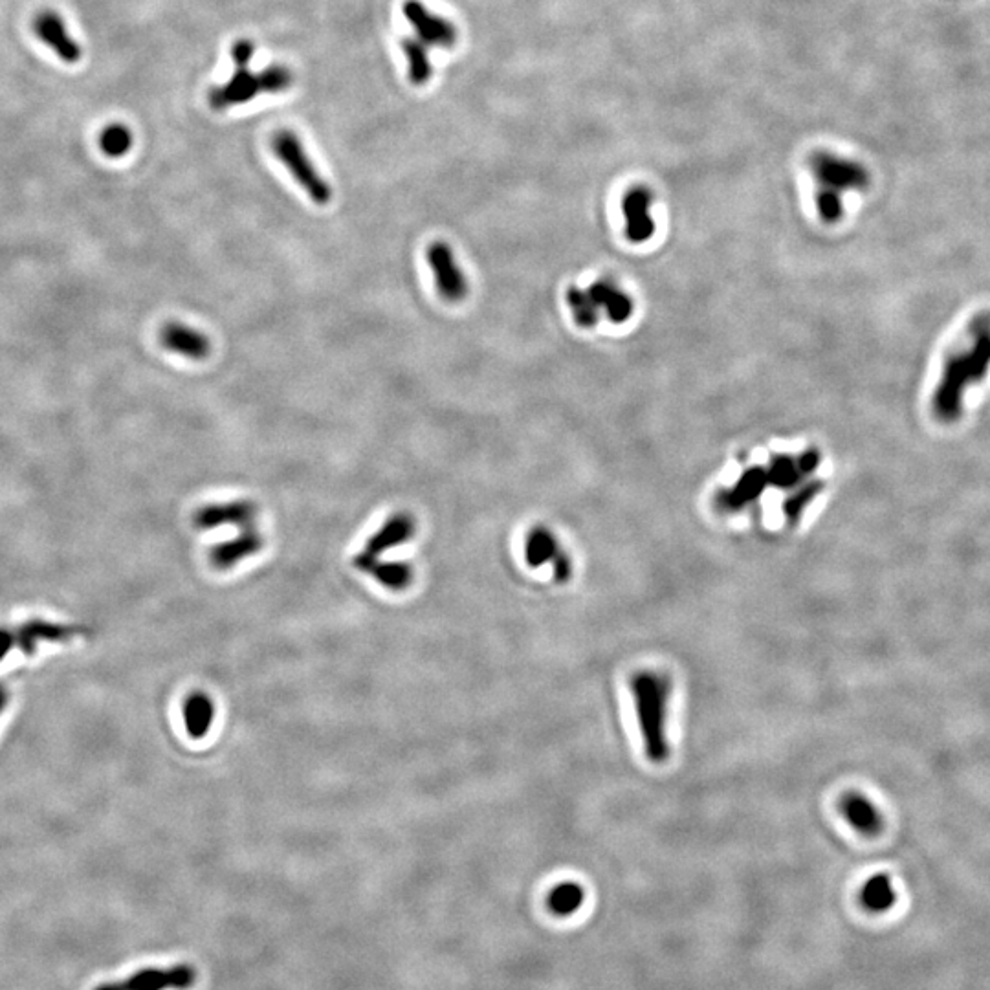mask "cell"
Masks as SVG:
<instances>
[{"label": "cell", "mask_w": 990, "mask_h": 990, "mask_svg": "<svg viewBox=\"0 0 990 990\" xmlns=\"http://www.w3.org/2000/svg\"><path fill=\"white\" fill-rule=\"evenodd\" d=\"M972 336L970 345L946 360L941 384L935 391V415L945 422L959 418L967 387L976 384L990 369V316L974 321Z\"/></svg>", "instance_id": "6da1fadb"}, {"label": "cell", "mask_w": 990, "mask_h": 990, "mask_svg": "<svg viewBox=\"0 0 990 990\" xmlns=\"http://www.w3.org/2000/svg\"><path fill=\"white\" fill-rule=\"evenodd\" d=\"M631 692L637 706L640 736L644 752L651 763L662 765L670 758V743L666 734V717L670 701L671 682L659 671H637L631 679Z\"/></svg>", "instance_id": "7a4b0ae2"}, {"label": "cell", "mask_w": 990, "mask_h": 990, "mask_svg": "<svg viewBox=\"0 0 990 990\" xmlns=\"http://www.w3.org/2000/svg\"><path fill=\"white\" fill-rule=\"evenodd\" d=\"M567 305L582 329L596 327L600 312L613 323H624L633 316V299L613 281H598L585 290L572 286L567 290Z\"/></svg>", "instance_id": "3957f363"}, {"label": "cell", "mask_w": 990, "mask_h": 990, "mask_svg": "<svg viewBox=\"0 0 990 990\" xmlns=\"http://www.w3.org/2000/svg\"><path fill=\"white\" fill-rule=\"evenodd\" d=\"M272 151L275 158L285 165L288 173L296 180L310 200L318 206H327L332 200L329 182L319 175L318 169L308 158L303 143L296 132L281 129L272 136Z\"/></svg>", "instance_id": "277c9868"}, {"label": "cell", "mask_w": 990, "mask_h": 990, "mask_svg": "<svg viewBox=\"0 0 990 990\" xmlns=\"http://www.w3.org/2000/svg\"><path fill=\"white\" fill-rule=\"evenodd\" d=\"M809 167L813 171L818 191L842 197L849 189H864L869 186L868 169L855 160H849L827 151H814L809 156Z\"/></svg>", "instance_id": "5b68a950"}, {"label": "cell", "mask_w": 990, "mask_h": 990, "mask_svg": "<svg viewBox=\"0 0 990 990\" xmlns=\"http://www.w3.org/2000/svg\"><path fill=\"white\" fill-rule=\"evenodd\" d=\"M197 970L180 963L173 967H143L131 976L103 981L92 990H191L197 983Z\"/></svg>", "instance_id": "8992f818"}, {"label": "cell", "mask_w": 990, "mask_h": 990, "mask_svg": "<svg viewBox=\"0 0 990 990\" xmlns=\"http://www.w3.org/2000/svg\"><path fill=\"white\" fill-rule=\"evenodd\" d=\"M426 257L439 296L446 303L464 301L468 296V281L450 244L444 241L431 242Z\"/></svg>", "instance_id": "52a82bcc"}, {"label": "cell", "mask_w": 990, "mask_h": 990, "mask_svg": "<svg viewBox=\"0 0 990 990\" xmlns=\"http://www.w3.org/2000/svg\"><path fill=\"white\" fill-rule=\"evenodd\" d=\"M74 635L76 629L72 627L50 624L43 620H32L19 627H0V660L13 649H21L22 653L30 655L41 642H61Z\"/></svg>", "instance_id": "ba28073f"}, {"label": "cell", "mask_w": 990, "mask_h": 990, "mask_svg": "<svg viewBox=\"0 0 990 990\" xmlns=\"http://www.w3.org/2000/svg\"><path fill=\"white\" fill-rule=\"evenodd\" d=\"M525 561L532 569L550 563L554 580L567 583L572 576V561L567 552L561 549L558 539L547 527H534L525 539Z\"/></svg>", "instance_id": "9c48e42d"}, {"label": "cell", "mask_w": 990, "mask_h": 990, "mask_svg": "<svg viewBox=\"0 0 990 990\" xmlns=\"http://www.w3.org/2000/svg\"><path fill=\"white\" fill-rule=\"evenodd\" d=\"M402 11L407 22L417 30L422 43L428 46H442V48H451L457 43L459 39L457 28L444 17L431 13L420 0H406Z\"/></svg>", "instance_id": "30bf717a"}, {"label": "cell", "mask_w": 990, "mask_h": 990, "mask_svg": "<svg viewBox=\"0 0 990 990\" xmlns=\"http://www.w3.org/2000/svg\"><path fill=\"white\" fill-rule=\"evenodd\" d=\"M259 94H266L263 70L253 74L248 66H237V72L226 85L209 90L208 99L211 109L224 110L246 103Z\"/></svg>", "instance_id": "8fae6325"}, {"label": "cell", "mask_w": 990, "mask_h": 990, "mask_svg": "<svg viewBox=\"0 0 990 990\" xmlns=\"http://www.w3.org/2000/svg\"><path fill=\"white\" fill-rule=\"evenodd\" d=\"M257 505L250 499L215 503L198 508L193 516V523L198 530H213V528L233 525V527L250 528L257 517Z\"/></svg>", "instance_id": "7c38bea8"}, {"label": "cell", "mask_w": 990, "mask_h": 990, "mask_svg": "<svg viewBox=\"0 0 990 990\" xmlns=\"http://www.w3.org/2000/svg\"><path fill=\"white\" fill-rule=\"evenodd\" d=\"M653 197L648 187H631L622 200V211L626 219V235L631 242H646L653 237L655 222L651 219Z\"/></svg>", "instance_id": "4fadbf2b"}, {"label": "cell", "mask_w": 990, "mask_h": 990, "mask_svg": "<svg viewBox=\"0 0 990 990\" xmlns=\"http://www.w3.org/2000/svg\"><path fill=\"white\" fill-rule=\"evenodd\" d=\"M160 343L165 351L189 360H206L211 352L208 336L182 321H167L160 330Z\"/></svg>", "instance_id": "5bb4252c"}, {"label": "cell", "mask_w": 990, "mask_h": 990, "mask_svg": "<svg viewBox=\"0 0 990 990\" xmlns=\"http://www.w3.org/2000/svg\"><path fill=\"white\" fill-rule=\"evenodd\" d=\"M820 457L816 451H803L800 455H780L770 461L765 468V479L769 486L789 490L807 479L818 466Z\"/></svg>", "instance_id": "9a60e30c"}, {"label": "cell", "mask_w": 990, "mask_h": 990, "mask_svg": "<svg viewBox=\"0 0 990 990\" xmlns=\"http://www.w3.org/2000/svg\"><path fill=\"white\" fill-rule=\"evenodd\" d=\"M767 488L769 484L765 479V468L759 466L750 468L737 479V483L732 488L721 490L715 495V508L725 514H736L748 505H752Z\"/></svg>", "instance_id": "2e32d148"}, {"label": "cell", "mask_w": 990, "mask_h": 990, "mask_svg": "<svg viewBox=\"0 0 990 990\" xmlns=\"http://www.w3.org/2000/svg\"><path fill=\"white\" fill-rule=\"evenodd\" d=\"M352 565L391 591H406L415 578L413 567L406 561H380L378 556H371L365 550L352 558Z\"/></svg>", "instance_id": "e0dca14e"}, {"label": "cell", "mask_w": 990, "mask_h": 990, "mask_svg": "<svg viewBox=\"0 0 990 990\" xmlns=\"http://www.w3.org/2000/svg\"><path fill=\"white\" fill-rule=\"evenodd\" d=\"M264 547V539L255 527L242 528L241 534L235 538L222 541L211 549V563L219 571H228L231 567L239 565L242 560L257 554Z\"/></svg>", "instance_id": "ac0fdd59"}, {"label": "cell", "mask_w": 990, "mask_h": 990, "mask_svg": "<svg viewBox=\"0 0 990 990\" xmlns=\"http://www.w3.org/2000/svg\"><path fill=\"white\" fill-rule=\"evenodd\" d=\"M417 534V521L415 517L407 512H396L385 521L378 532H374L369 541L365 543V552L371 556H382L387 550L396 549L400 545L407 543L409 539L415 538Z\"/></svg>", "instance_id": "d6986e66"}, {"label": "cell", "mask_w": 990, "mask_h": 990, "mask_svg": "<svg viewBox=\"0 0 990 990\" xmlns=\"http://www.w3.org/2000/svg\"><path fill=\"white\" fill-rule=\"evenodd\" d=\"M33 30L48 48H52L65 63H77L81 59L79 44L68 35L65 22L54 11H44L35 22Z\"/></svg>", "instance_id": "ffe728a7"}, {"label": "cell", "mask_w": 990, "mask_h": 990, "mask_svg": "<svg viewBox=\"0 0 990 990\" xmlns=\"http://www.w3.org/2000/svg\"><path fill=\"white\" fill-rule=\"evenodd\" d=\"M840 813L847 824L866 836L879 835L884 825V816L879 807L860 792H849L840 800Z\"/></svg>", "instance_id": "44dd1931"}, {"label": "cell", "mask_w": 990, "mask_h": 990, "mask_svg": "<svg viewBox=\"0 0 990 990\" xmlns=\"http://www.w3.org/2000/svg\"><path fill=\"white\" fill-rule=\"evenodd\" d=\"M213 719H215V706L209 695L202 692L191 693L184 703V725L189 737L202 739L208 736Z\"/></svg>", "instance_id": "7402d4cb"}, {"label": "cell", "mask_w": 990, "mask_h": 990, "mask_svg": "<svg viewBox=\"0 0 990 990\" xmlns=\"http://www.w3.org/2000/svg\"><path fill=\"white\" fill-rule=\"evenodd\" d=\"M860 902L871 913H884L897 902V891L888 875L877 873L866 880L860 890Z\"/></svg>", "instance_id": "603a6c76"}, {"label": "cell", "mask_w": 990, "mask_h": 990, "mask_svg": "<svg viewBox=\"0 0 990 990\" xmlns=\"http://www.w3.org/2000/svg\"><path fill=\"white\" fill-rule=\"evenodd\" d=\"M402 50L406 54L407 66H409V81L417 87L426 85L431 79V61H429L428 44L422 43L420 39H402Z\"/></svg>", "instance_id": "cb8c5ba5"}, {"label": "cell", "mask_w": 990, "mask_h": 990, "mask_svg": "<svg viewBox=\"0 0 990 990\" xmlns=\"http://www.w3.org/2000/svg\"><path fill=\"white\" fill-rule=\"evenodd\" d=\"M585 901V891L576 882H563L550 891L549 908L550 912L567 917L578 912Z\"/></svg>", "instance_id": "d4e9b609"}, {"label": "cell", "mask_w": 990, "mask_h": 990, "mask_svg": "<svg viewBox=\"0 0 990 990\" xmlns=\"http://www.w3.org/2000/svg\"><path fill=\"white\" fill-rule=\"evenodd\" d=\"M99 147L110 158H120L123 154L131 151V131L125 125H120V123L109 125L105 131L101 132V136H99Z\"/></svg>", "instance_id": "484cf974"}, {"label": "cell", "mask_w": 990, "mask_h": 990, "mask_svg": "<svg viewBox=\"0 0 990 990\" xmlns=\"http://www.w3.org/2000/svg\"><path fill=\"white\" fill-rule=\"evenodd\" d=\"M824 484L814 481V483H803L791 497H787V501L783 503V514H785V519L789 525H794L798 523V519L802 517L803 510L807 508V505L813 501L816 495L822 492Z\"/></svg>", "instance_id": "4316f807"}, {"label": "cell", "mask_w": 990, "mask_h": 990, "mask_svg": "<svg viewBox=\"0 0 990 990\" xmlns=\"http://www.w3.org/2000/svg\"><path fill=\"white\" fill-rule=\"evenodd\" d=\"M253 54H255V44L248 39H239L231 46V57L235 66H250Z\"/></svg>", "instance_id": "83f0119b"}, {"label": "cell", "mask_w": 990, "mask_h": 990, "mask_svg": "<svg viewBox=\"0 0 990 990\" xmlns=\"http://www.w3.org/2000/svg\"><path fill=\"white\" fill-rule=\"evenodd\" d=\"M8 701H10V693H8V690H6V686H4V684H0V714L4 712V708H6Z\"/></svg>", "instance_id": "f1b7e54d"}]
</instances>
